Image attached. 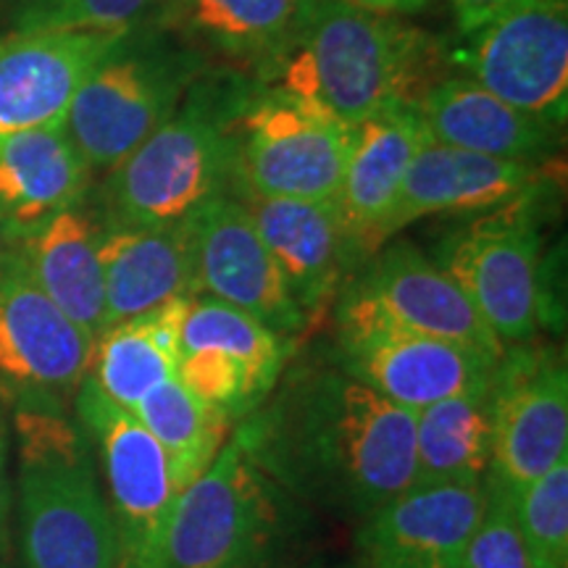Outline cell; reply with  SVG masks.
Listing matches in <instances>:
<instances>
[{"label":"cell","mask_w":568,"mask_h":568,"mask_svg":"<svg viewBox=\"0 0 568 568\" xmlns=\"http://www.w3.org/2000/svg\"><path fill=\"white\" fill-rule=\"evenodd\" d=\"M282 493L366 518L414 485L416 414L329 364L282 372L232 435Z\"/></svg>","instance_id":"1"},{"label":"cell","mask_w":568,"mask_h":568,"mask_svg":"<svg viewBox=\"0 0 568 568\" xmlns=\"http://www.w3.org/2000/svg\"><path fill=\"white\" fill-rule=\"evenodd\" d=\"M443 77L435 38L400 17L308 0L293 40L258 84L308 98L358 126L395 105H414Z\"/></svg>","instance_id":"2"},{"label":"cell","mask_w":568,"mask_h":568,"mask_svg":"<svg viewBox=\"0 0 568 568\" xmlns=\"http://www.w3.org/2000/svg\"><path fill=\"white\" fill-rule=\"evenodd\" d=\"M247 90L240 74H203L180 109L105 174L95 209L105 230L182 224L211 197L232 195V130Z\"/></svg>","instance_id":"3"},{"label":"cell","mask_w":568,"mask_h":568,"mask_svg":"<svg viewBox=\"0 0 568 568\" xmlns=\"http://www.w3.org/2000/svg\"><path fill=\"white\" fill-rule=\"evenodd\" d=\"M17 527L24 568H122L90 439L69 408H13Z\"/></svg>","instance_id":"4"},{"label":"cell","mask_w":568,"mask_h":568,"mask_svg":"<svg viewBox=\"0 0 568 568\" xmlns=\"http://www.w3.org/2000/svg\"><path fill=\"white\" fill-rule=\"evenodd\" d=\"M205 67L203 55L166 27L155 21L130 27L90 71L63 119L90 172L109 174L151 138L180 109Z\"/></svg>","instance_id":"5"},{"label":"cell","mask_w":568,"mask_h":568,"mask_svg":"<svg viewBox=\"0 0 568 568\" xmlns=\"http://www.w3.org/2000/svg\"><path fill=\"white\" fill-rule=\"evenodd\" d=\"M290 495L230 437L182 489L159 568H276L287 542Z\"/></svg>","instance_id":"6"},{"label":"cell","mask_w":568,"mask_h":568,"mask_svg":"<svg viewBox=\"0 0 568 568\" xmlns=\"http://www.w3.org/2000/svg\"><path fill=\"white\" fill-rule=\"evenodd\" d=\"M542 190L466 216L437 245L435 261L460 284L503 347L537 337L545 322Z\"/></svg>","instance_id":"7"},{"label":"cell","mask_w":568,"mask_h":568,"mask_svg":"<svg viewBox=\"0 0 568 568\" xmlns=\"http://www.w3.org/2000/svg\"><path fill=\"white\" fill-rule=\"evenodd\" d=\"M232 132V195L335 201L355 126L295 92L251 84Z\"/></svg>","instance_id":"8"},{"label":"cell","mask_w":568,"mask_h":568,"mask_svg":"<svg viewBox=\"0 0 568 568\" xmlns=\"http://www.w3.org/2000/svg\"><path fill=\"white\" fill-rule=\"evenodd\" d=\"M71 408L95 456L122 568H159L163 537L182 495L166 453L140 418L105 397L90 376L82 379Z\"/></svg>","instance_id":"9"},{"label":"cell","mask_w":568,"mask_h":568,"mask_svg":"<svg viewBox=\"0 0 568 568\" xmlns=\"http://www.w3.org/2000/svg\"><path fill=\"white\" fill-rule=\"evenodd\" d=\"M337 324H382L503 355L460 284L408 240L385 243L337 293Z\"/></svg>","instance_id":"10"},{"label":"cell","mask_w":568,"mask_h":568,"mask_svg":"<svg viewBox=\"0 0 568 568\" xmlns=\"http://www.w3.org/2000/svg\"><path fill=\"white\" fill-rule=\"evenodd\" d=\"M92 339L40 290L17 247L0 255V408H71Z\"/></svg>","instance_id":"11"},{"label":"cell","mask_w":568,"mask_h":568,"mask_svg":"<svg viewBox=\"0 0 568 568\" xmlns=\"http://www.w3.org/2000/svg\"><path fill=\"white\" fill-rule=\"evenodd\" d=\"M458 63L500 101L560 126L568 111V0H510L466 32Z\"/></svg>","instance_id":"12"},{"label":"cell","mask_w":568,"mask_h":568,"mask_svg":"<svg viewBox=\"0 0 568 568\" xmlns=\"http://www.w3.org/2000/svg\"><path fill=\"white\" fill-rule=\"evenodd\" d=\"M487 477L518 493L568 456V374L552 345H508L489 379Z\"/></svg>","instance_id":"13"},{"label":"cell","mask_w":568,"mask_h":568,"mask_svg":"<svg viewBox=\"0 0 568 568\" xmlns=\"http://www.w3.org/2000/svg\"><path fill=\"white\" fill-rule=\"evenodd\" d=\"M193 232L197 295L245 311L287 343L308 332L251 211L234 195H216L187 219Z\"/></svg>","instance_id":"14"},{"label":"cell","mask_w":568,"mask_h":568,"mask_svg":"<svg viewBox=\"0 0 568 568\" xmlns=\"http://www.w3.org/2000/svg\"><path fill=\"white\" fill-rule=\"evenodd\" d=\"M500 355L382 324H337L335 361L395 406L422 410L489 385Z\"/></svg>","instance_id":"15"},{"label":"cell","mask_w":568,"mask_h":568,"mask_svg":"<svg viewBox=\"0 0 568 568\" xmlns=\"http://www.w3.org/2000/svg\"><path fill=\"white\" fill-rule=\"evenodd\" d=\"M485 506V481L410 485L361 518L358 568H460Z\"/></svg>","instance_id":"16"},{"label":"cell","mask_w":568,"mask_h":568,"mask_svg":"<svg viewBox=\"0 0 568 568\" xmlns=\"http://www.w3.org/2000/svg\"><path fill=\"white\" fill-rule=\"evenodd\" d=\"M126 30H40L0 38V134L63 126L77 90Z\"/></svg>","instance_id":"17"},{"label":"cell","mask_w":568,"mask_h":568,"mask_svg":"<svg viewBox=\"0 0 568 568\" xmlns=\"http://www.w3.org/2000/svg\"><path fill=\"white\" fill-rule=\"evenodd\" d=\"M424 140L426 130L414 105H395L355 126L353 151L335 195L347 268L361 266L385 245L389 213Z\"/></svg>","instance_id":"18"},{"label":"cell","mask_w":568,"mask_h":568,"mask_svg":"<svg viewBox=\"0 0 568 568\" xmlns=\"http://www.w3.org/2000/svg\"><path fill=\"white\" fill-rule=\"evenodd\" d=\"M545 184L542 163L493 159L426 140L410 161L400 197L385 226V243L426 216H471Z\"/></svg>","instance_id":"19"},{"label":"cell","mask_w":568,"mask_h":568,"mask_svg":"<svg viewBox=\"0 0 568 568\" xmlns=\"http://www.w3.org/2000/svg\"><path fill=\"white\" fill-rule=\"evenodd\" d=\"M251 211L290 295L308 324L335 301L347 280L345 240L335 201L234 195Z\"/></svg>","instance_id":"20"},{"label":"cell","mask_w":568,"mask_h":568,"mask_svg":"<svg viewBox=\"0 0 568 568\" xmlns=\"http://www.w3.org/2000/svg\"><path fill=\"white\" fill-rule=\"evenodd\" d=\"M308 0H161L155 24L222 61L234 74H266L301 24Z\"/></svg>","instance_id":"21"},{"label":"cell","mask_w":568,"mask_h":568,"mask_svg":"<svg viewBox=\"0 0 568 568\" xmlns=\"http://www.w3.org/2000/svg\"><path fill=\"white\" fill-rule=\"evenodd\" d=\"M414 109L432 140L460 151L542 163L558 148V124L514 109L471 77L445 74Z\"/></svg>","instance_id":"22"},{"label":"cell","mask_w":568,"mask_h":568,"mask_svg":"<svg viewBox=\"0 0 568 568\" xmlns=\"http://www.w3.org/2000/svg\"><path fill=\"white\" fill-rule=\"evenodd\" d=\"M92 172L63 126L0 134V226L17 243L88 201Z\"/></svg>","instance_id":"23"},{"label":"cell","mask_w":568,"mask_h":568,"mask_svg":"<svg viewBox=\"0 0 568 568\" xmlns=\"http://www.w3.org/2000/svg\"><path fill=\"white\" fill-rule=\"evenodd\" d=\"M105 326L148 314L176 297L197 295L190 222L142 230L103 226Z\"/></svg>","instance_id":"24"},{"label":"cell","mask_w":568,"mask_h":568,"mask_svg":"<svg viewBox=\"0 0 568 568\" xmlns=\"http://www.w3.org/2000/svg\"><path fill=\"white\" fill-rule=\"evenodd\" d=\"M103 222L95 209L80 203L55 213L51 222L17 245L40 290L59 305L92 343L105 329Z\"/></svg>","instance_id":"25"},{"label":"cell","mask_w":568,"mask_h":568,"mask_svg":"<svg viewBox=\"0 0 568 568\" xmlns=\"http://www.w3.org/2000/svg\"><path fill=\"white\" fill-rule=\"evenodd\" d=\"M193 297L105 326L92 343L88 374L116 406L132 410L151 389L176 376L180 329Z\"/></svg>","instance_id":"26"},{"label":"cell","mask_w":568,"mask_h":568,"mask_svg":"<svg viewBox=\"0 0 568 568\" xmlns=\"http://www.w3.org/2000/svg\"><path fill=\"white\" fill-rule=\"evenodd\" d=\"M493 460L489 385L416 410L414 485L487 479Z\"/></svg>","instance_id":"27"},{"label":"cell","mask_w":568,"mask_h":568,"mask_svg":"<svg viewBox=\"0 0 568 568\" xmlns=\"http://www.w3.org/2000/svg\"><path fill=\"white\" fill-rule=\"evenodd\" d=\"M132 414L151 432L184 489L201 477L230 437V422L205 406L176 376L151 389Z\"/></svg>","instance_id":"28"},{"label":"cell","mask_w":568,"mask_h":568,"mask_svg":"<svg viewBox=\"0 0 568 568\" xmlns=\"http://www.w3.org/2000/svg\"><path fill=\"white\" fill-rule=\"evenodd\" d=\"M13 32L124 30L153 21L161 0H0Z\"/></svg>","instance_id":"29"},{"label":"cell","mask_w":568,"mask_h":568,"mask_svg":"<svg viewBox=\"0 0 568 568\" xmlns=\"http://www.w3.org/2000/svg\"><path fill=\"white\" fill-rule=\"evenodd\" d=\"M514 495L527 548L539 568H568V456Z\"/></svg>","instance_id":"30"},{"label":"cell","mask_w":568,"mask_h":568,"mask_svg":"<svg viewBox=\"0 0 568 568\" xmlns=\"http://www.w3.org/2000/svg\"><path fill=\"white\" fill-rule=\"evenodd\" d=\"M460 568H539L518 529L514 495L493 477L485 479V506Z\"/></svg>","instance_id":"31"},{"label":"cell","mask_w":568,"mask_h":568,"mask_svg":"<svg viewBox=\"0 0 568 568\" xmlns=\"http://www.w3.org/2000/svg\"><path fill=\"white\" fill-rule=\"evenodd\" d=\"M11 464V422L9 410L0 408V568L11 566V508L13 487L9 477Z\"/></svg>","instance_id":"32"},{"label":"cell","mask_w":568,"mask_h":568,"mask_svg":"<svg viewBox=\"0 0 568 568\" xmlns=\"http://www.w3.org/2000/svg\"><path fill=\"white\" fill-rule=\"evenodd\" d=\"M458 13V24L464 32H471L474 27H479L481 21L493 17L495 11H500L503 6H508L510 0H447Z\"/></svg>","instance_id":"33"},{"label":"cell","mask_w":568,"mask_h":568,"mask_svg":"<svg viewBox=\"0 0 568 568\" xmlns=\"http://www.w3.org/2000/svg\"><path fill=\"white\" fill-rule=\"evenodd\" d=\"M345 3L372 13H385V17H408V13L426 9L429 0H345Z\"/></svg>","instance_id":"34"},{"label":"cell","mask_w":568,"mask_h":568,"mask_svg":"<svg viewBox=\"0 0 568 568\" xmlns=\"http://www.w3.org/2000/svg\"><path fill=\"white\" fill-rule=\"evenodd\" d=\"M17 245H19L17 240H13L11 234L6 232L3 226H0V255H3V253H9V251H13V247H17Z\"/></svg>","instance_id":"35"}]
</instances>
